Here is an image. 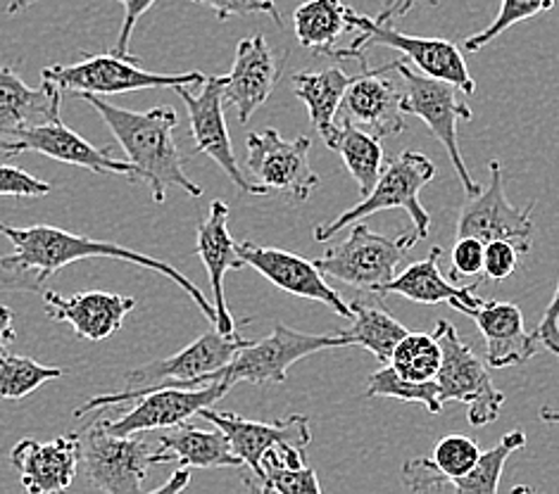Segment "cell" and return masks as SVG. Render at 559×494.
<instances>
[{"mask_svg": "<svg viewBox=\"0 0 559 494\" xmlns=\"http://www.w3.org/2000/svg\"><path fill=\"white\" fill-rule=\"evenodd\" d=\"M201 417L207 419L212 425H217L229 437L234 454L250 469V475H246L248 487L258 485L260 461L272 447L290 445L298 449H308V445L312 443L310 421L302 413H293V417L276 423H260L248 421L231 411H217L207 407L201 411Z\"/></svg>", "mask_w": 559, "mask_h": 494, "instance_id": "cell-17", "label": "cell"}, {"mask_svg": "<svg viewBox=\"0 0 559 494\" xmlns=\"http://www.w3.org/2000/svg\"><path fill=\"white\" fill-rule=\"evenodd\" d=\"M512 494H536V492L528 485H516V487H512Z\"/></svg>", "mask_w": 559, "mask_h": 494, "instance_id": "cell-51", "label": "cell"}, {"mask_svg": "<svg viewBox=\"0 0 559 494\" xmlns=\"http://www.w3.org/2000/svg\"><path fill=\"white\" fill-rule=\"evenodd\" d=\"M536 333H538V338H540L545 350H550L552 354H559V280H557L555 298L550 300L548 310H545Z\"/></svg>", "mask_w": 559, "mask_h": 494, "instance_id": "cell-45", "label": "cell"}, {"mask_svg": "<svg viewBox=\"0 0 559 494\" xmlns=\"http://www.w3.org/2000/svg\"><path fill=\"white\" fill-rule=\"evenodd\" d=\"M231 390L226 383H212L201 387H163L153 390L139 399V405L122 413V417L110 419L103 417L105 431L112 435H136L145 431H167L177 429L191 417H201V411L212 407Z\"/></svg>", "mask_w": 559, "mask_h": 494, "instance_id": "cell-16", "label": "cell"}, {"mask_svg": "<svg viewBox=\"0 0 559 494\" xmlns=\"http://www.w3.org/2000/svg\"><path fill=\"white\" fill-rule=\"evenodd\" d=\"M524 447H526V433L510 431L496 447L481 451V457H478L474 469L464 478L455 480L452 487L457 490V494H498L504 463H508V459L516 449H524Z\"/></svg>", "mask_w": 559, "mask_h": 494, "instance_id": "cell-34", "label": "cell"}, {"mask_svg": "<svg viewBox=\"0 0 559 494\" xmlns=\"http://www.w3.org/2000/svg\"><path fill=\"white\" fill-rule=\"evenodd\" d=\"M538 417H540V421H543V423H559V409L543 407Z\"/></svg>", "mask_w": 559, "mask_h": 494, "instance_id": "cell-50", "label": "cell"}, {"mask_svg": "<svg viewBox=\"0 0 559 494\" xmlns=\"http://www.w3.org/2000/svg\"><path fill=\"white\" fill-rule=\"evenodd\" d=\"M74 98L88 103L115 133L129 162L139 169L141 181L148 183L157 205L167 200L169 189H181L186 195L201 197L203 189L186 177V159L175 141L179 115L175 108H153L148 112H131L103 100L96 93H76Z\"/></svg>", "mask_w": 559, "mask_h": 494, "instance_id": "cell-1", "label": "cell"}, {"mask_svg": "<svg viewBox=\"0 0 559 494\" xmlns=\"http://www.w3.org/2000/svg\"><path fill=\"white\" fill-rule=\"evenodd\" d=\"M395 72L401 74L405 93H403V110L405 115H415L421 122L431 129L438 143L443 145L452 167H455L457 177L467 191L469 197L481 193V185H478L472 173L464 167V157L460 153V143H457V124L462 122H472V110L467 105L457 100V91L452 84L441 82V79L426 76L417 70H412L405 62H393Z\"/></svg>", "mask_w": 559, "mask_h": 494, "instance_id": "cell-9", "label": "cell"}, {"mask_svg": "<svg viewBox=\"0 0 559 494\" xmlns=\"http://www.w3.org/2000/svg\"><path fill=\"white\" fill-rule=\"evenodd\" d=\"M334 347H348V340H345L343 333H334V336H314V333H302L276 322L267 338L241 347L229 364L205 376L203 385H282L286 383L288 369L293 364L322 350H334Z\"/></svg>", "mask_w": 559, "mask_h": 494, "instance_id": "cell-6", "label": "cell"}, {"mask_svg": "<svg viewBox=\"0 0 559 494\" xmlns=\"http://www.w3.org/2000/svg\"><path fill=\"white\" fill-rule=\"evenodd\" d=\"M117 3H122V8H124V22H122V29H119V38H117L112 52L119 58H131V52H129L131 34H134V29H136V22L157 3V0H117Z\"/></svg>", "mask_w": 559, "mask_h": 494, "instance_id": "cell-44", "label": "cell"}, {"mask_svg": "<svg viewBox=\"0 0 559 494\" xmlns=\"http://www.w3.org/2000/svg\"><path fill=\"white\" fill-rule=\"evenodd\" d=\"M478 457H481V449L472 437L445 435L431 457L409 459L403 466V483L415 494L452 485L474 469Z\"/></svg>", "mask_w": 559, "mask_h": 494, "instance_id": "cell-28", "label": "cell"}, {"mask_svg": "<svg viewBox=\"0 0 559 494\" xmlns=\"http://www.w3.org/2000/svg\"><path fill=\"white\" fill-rule=\"evenodd\" d=\"M534 207L536 203H528L524 209L510 203L504 195V169L492 159L488 189L469 197L460 212L457 238H478L484 243L510 240L522 252H528L534 238Z\"/></svg>", "mask_w": 559, "mask_h": 494, "instance_id": "cell-13", "label": "cell"}, {"mask_svg": "<svg viewBox=\"0 0 559 494\" xmlns=\"http://www.w3.org/2000/svg\"><path fill=\"white\" fill-rule=\"evenodd\" d=\"M362 74L353 76V82L345 91L338 117L345 122L369 131L371 136H401L405 131V110H403V93L395 86L393 79L383 76L393 70V64L367 70L365 60Z\"/></svg>", "mask_w": 559, "mask_h": 494, "instance_id": "cell-19", "label": "cell"}, {"mask_svg": "<svg viewBox=\"0 0 559 494\" xmlns=\"http://www.w3.org/2000/svg\"><path fill=\"white\" fill-rule=\"evenodd\" d=\"M246 171L264 193H284L296 203H305L319 185L310 165L312 143L308 136L286 141L276 129L248 133Z\"/></svg>", "mask_w": 559, "mask_h": 494, "instance_id": "cell-12", "label": "cell"}, {"mask_svg": "<svg viewBox=\"0 0 559 494\" xmlns=\"http://www.w3.org/2000/svg\"><path fill=\"white\" fill-rule=\"evenodd\" d=\"M260 485H272L282 494H322L314 469L305 463V449L278 445L260 461Z\"/></svg>", "mask_w": 559, "mask_h": 494, "instance_id": "cell-32", "label": "cell"}, {"mask_svg": "<svg viewBox=\"0 0 559 494\" xmlns=\"http://www.w3.org/2000/svg\"><path fill=\"white\" fill-rule=\"evenodd\" d=\"M443 364V347L436 333H407L397 342L391 366L407 381H436Z\"/></svg>", "mask_w": 559, "mask_h": 494, "instance_id": "cell-35", "label": "cell"}, {"mask_svg": "<svg viewBox=\"0 0 559 494\" xmlns=\"http://www.w3.org/2000/svg\"><path fill=\"white\" fill-rule=\"evenodd\" d=\"M415 243V233L389 238L374 233L365 224H355L350 236L314 260V266L324 276L343 280L353 288L379 292L395 278L397 266Z\"/></svg>", "mask_w": 559, "mask_h": 494, "instance_id": "cell-7", "label": "cell"}, {"mask_svg": "<svg viewBox=\"0 0 559 494\" xmlns=\"http://www.w3.org/2000/svg\"><path fill=\"white\" fill-rule=\"evenodd\" d=\"M193 86H177L191 119V136L195 138V153L210 155L222 171L234 181L241 193L267 195L258 183H250L236 162L229 129L224 119V76H207L203 91L193 93Z\"/></svg>", "mask_w": 559, "mask_h": 494, "instance_id": "cell-15", "label": "cell"}, {"mask_svg": "<svg viewBox=\"0 0 559 494\" xmlns=\"http://www.w3.org/2000/svg\"><path fill=\"white\" fill-rule=\"evenodd\" d=\"M82 439V466L91 485L105 494H141L143 480L157 463L153 447L134 435H112L103 419L93 421L79 435Z\"/></svg>", "mask_w": 559, "mask_h": 494, "instance_id": "cell-11", "label": "cell"}, {"mask_svg": "<svg viewBox=\"0 0 559 494\" xmlns=\"http://www.w3.org/2000/svg\"><path fill=\"white\" fill-rule=\"evenodd\" d=\"M350 82L353 76L345 74L341 67H326V70L317 72H298L290 79L293 93L305 103L312 126L329 148H336L341 133L338 112Z\"/></svg>", "mask_w": 559, "mask_h": 494, "instance_id": "cell-29", "label": "cell"}, {"mask_svg": "<svg viewBox=\"0 0 559 494\" xmlns=\"http://www.w3.org/2000/svg\"><path fill=\"white\" fill-rule=\"evenodd\" d=\"M248 342L250 340L238 336V330L226 336V333H219L217 328H210L175 357L129 371L124 381L127 387L122 393L91 397L86 405L74 409V419H82L86 413L103 407L134 402V399H141L153 390H163V387H201L205 376L229 364L234 354Z\"/></svg>", "mask_w": 559, "mask_h": 494, "instance_id": "cell-3", "label": "cell"}, {"mask_svg": "<svg viewBox=\"0 0 559 494\" xmlns=\"http://www.w3.org/2000/svg\"><path fill=\"white\" fill-rule=\"evenodd\" d=\"M557 357H559V354H557Z\"/></svg>", "mask_w": 559, "mask_h": 494, "instance_id": "cell-53", "label": "cell"}, {"mask_svg": "<svg viewBox=\"0 0 559 494\" xmlns=\"http://www.w3.org/2000/svg\"><path fill=\"white\" fill-rule=\"evenodd\" d=\"M46 276L38 272H24L5 257H0V292H38L46 284Z\"/></svg>", "mask_w": 559, "mask_h": 494, "instance_id": "cell-43", "label": "cell"}, {"mask_svg": "<svg viewBox=\"0 0 559 494\" xmlns=\"http://www.w3.org/2000/svg\"><path fill=\"white\" fill-rule=\"evenodd\" d=\"M44 306L50 322L70 324L79 338L103 342L122 328L127 314L134 312L136 300L105 290L76 292V296L46 290Z\"/></svg>", "mask_w": 559, "mask_h": 494, "instance_id": "cell-22", "label": "cell"}, {"mask_svg": "<svg viewBox=\"0 0 559 494\" xmlns=\"http://www.w3.org/2000/svg\"><path fill=\"white\" fill-rule=\"evenodd\" d=\"M555 3L557 0H500L498 17L492 20L490 26H486L484 32L469 36L467 41H464V50L467 52L481 50L484 46H488L492 41V38H498L502 32H508L510 26L536 17V15H540V12L552 10Z\"/></svg>", "mask_w": 559, "mask_h": 494, "instance_id": "cell-38", "label": "cell"}, {"mask_svg": "<svg viewBox=\"0 0 559 494\" xmlns=\"http://www.w3.org/2000/svg\"><path fill=\"white\" fill-rule=\"evenodd\" d=\"M443 257V248H431L429 255L424 260L409 264L407 269L389 280L379 296H403L412 302L419 304H441L445 302L452 310H457L462 314H472L478 304L484 300L476 298V286H452V280L443 278L441 269H438V262Z\"/></svg>", "mask_w": 559, "mask_h": 494, "instance_id": "cell-26", "label": "cell"}, {"mask_svg": "<svg viewBox=\"0 0 559 494\" xmlns=\"http://www.w3.org/2000/svg\"><path fill=\"white\" fill-rule=\"evenodd\" d=\"M417 3H426V5H438L441 3V0H385V5H383V10L379 12V17H377V22H393V20H401V17H405L407 12L415 8Z\"/></svg>", "mask_w": 559, "mask_h": 494, "instance_id": "cell-46", "label": "cell"}, {"mask_svg": "<svg viewBox=\"0 0 559 494\" xmlns=\"http://www.w3.org/2000/svg\"><path fill=\"white\" fill-rule=\"evenodd\" d=\"M195 252L203 260L212 286V304H215L217 312L215 328L229 336V333H236V322L224 298V276L243 269L246 262L238 255V248L229 233V207L222 200H215L207 219L198 224Z\"/></svg>", "mask_w": 559, "mask_h": 494, "instance_id": "cell-23", "label": "cell"}, {"mask_svg": "<svg viewBox=\"0 0 559 494\" xmlns=\"http://www.w3.org/2000/svg\"><path fill=\"white\" fill-rule=\"evenodd\" d=\"M159 449L157 463L177 461L186 469H238L243 461L236 457L229 437L217 425L215 429H195V425H177L157 435Z\"/></svg>", "mask_w": 559, "mask_h": 494, "instance_id": "cell-27", "label": "cell"}, {"mask_svg": "<svg viewBox=\"0 0 559 494\" xmlns=\"http://www.w3.org/2000/svg\"><path fill=\"white\" fill-rule=\"evenodd\" d=\"M10 463L20 473L26 494H62L74 483L76 466L82 463V439L76 433L50 443L24 437L10 449Z\"/></svg>", "mask_w": 559, "mask_h": 494, "instance_id": "cell-21", "label": "cell"}, {"mask_svg": "<svg viewBox=\"0 0 559 494\" xmlns=\"http://www.w3.org/2000/svg\"><path fill=\"white\" fill-rule=\"evenodd\" d=\"M486 340V364L492 369H508L526 364L540 352L538 333H528L524 314L512 302L484 300L469 314Z\"/></svg>", "mask_w": 559, "mask_h": 494, "instance_id": "cell-24", "label": "cell"}, {"mask_svg": "<svg viewBox=\"0 0 559 494\" xmlns=\"http://www.w3.org/2000/svg\"><path fill=\"white\" fill-rule=\"evenodd\" d=\"M353 326L341 330L348 345H359L374 354L381 364H391L397 342L407 336V328L389 312L371 306L362 300H353Z\"/></svg>", "mask_w": 559, "mask_h": 494, "instance_id": "cell-31", "label": "cell"}, {"mask_svg": "<svg viewBox=\"0 0 559 494\" xmlns=\"http://www.w3.org/2000/svg\"><path fill=\"white\" fill-rule=\"evenodd\" d=\"M195 5H205L207 10L215 12V17L226 22L231 17H248L264 12L270 15L278 26H282V12H278L274 0H191Z\"/></svg>", "mask_w": 559, "mask_h": 494, "instance_id": "cell-39", "label": "cell"}, {"mask_svg": "<svg viewBox=\"0 0 559 494\" xmlns=\"http://www.w3.org/2000/svg\"><path fill=\"white\" fill-rule=\"evenodd\" d=\"M260 494H282V492H276L272 485H262V487H260Z\"/></svg>", "mask_w": 559, "mask_h": 494, "instance_id": "cell-52", "label": "cell"}, {"mask_svg": "<svg viewBox=\"0 0 559 494\" xmlns=\"http://www.w3.org/2000/svg\"><path fill=\"white\" fill-rule=\"evenodd\" d=\"M189 483H191V471L186 469V466H181L179 471L171 473V478L165 485H159L157 490H153L148 494H181L186 487H189Z\"/></svg>", "mask_w": 559, "mask_h": 494, "instance_id": "cell-48", "label": "cell"}, {"mask_svg": "<svg viewBox=\"0 0 559 494\" xmlns=\"http://www.w3.org/2000/svg\"><path fill=\"white\" fill-rule=\"evenodd\" d=\"M52 191L48 181L32 177L20 167L0 165V197H44Z\"/></svg>", "mask_w": 559, "mask_h": 494, "instance_id": "cell-41", "label": "cell"}, {"mask_svg": "<svg viewBox=\"0 0 559 494\" xmlns=\"http://www.w3.org/2000/svg\"><path fill=\"white\" fill-rule=\"evenodd\" d=\"M64 376L60 366H46L32 357L0 352V402L29 397L38 387Z\"/></svg>", "mask_w": 559, "mask_h": 494, "instance_id": "cell-37", "label": "cell"}, {"mask_svg": "<svg viewBox=\"0 0 559 494\" xmlns=\"http://www.w3.org/2000/svg\"><path fill=\"white\" fill-rule=\"evenodd\" d=\"M36 3H38V0H12V3L8 5V15H17V12L32 8Z\"/></svg>", "mask_w": 559, "mask_h": 494, "instance_id": "cell-49", "label": "cell"}, {"mask_svg": "<svg viewBox=\"0 0 559 494\" xmlns=\"http://www.w3.org/2000/svg\"><path fill=\"white\" fill-rule=\"evenodd\" d=\"M348 22L350 29H357L359 36L348 48H336L331 52V58L365 60V50L369 46L393 48L397 52H403L409 62H415L421 74L452 84L460 88L464 96H474L476 84L467 70V62H464L462 50L455 44L445 41V38H424L403 34L397 32L391 22L369 20L365 15H359L353 8L348 12Z\"/></svg>", "mask_w": 559, "mask_h": 494, "instance_id": "cell-4", "label": "cell"}, {"mask_svg": "<svg viewBox=\"0 0 559 494\" xmlns=\"http://www.w3.org/2000/svg\"><path fill=\"white\" fill-rule=\"evenodd\" d=\"M284 60L276 56L262 34L243 38L236 48L231 72L224 76V103L238 112V122L248 124L260 105L270 100L282 82Z\"/></svg>", "mask_w": 559, "mask_h": 494, "instance_id": "cell-20", "label": "cell"}, {"mask_svg": "<svg viewBox=\"0 0 559 494\" xmlns=\"http://www.w3.org/2000/svg\"><path fill=\"white\" fill-rule=\"evenodd\" d=\"M17 340V330H15V314H12L10 306L0 304V352L5 350L8 345Z\"/></svg>", "mask_w": 559, "mask_h": 494, "instance_id": "cell-47", "label": "cell"}, {"mask_svg": "<svg viewBox=\"0 0 559 494\" xmlns=\"http://www.w3.org/2000/svg\"><path fill=\"white\" fill-rule=\"evenodd\" d=\"M62 88L44 79L38 88L26 86L10 64H0V145L15 133L41 126L60 117Z\"/></svg>", "mask_w": 559, "mask_h": 494, "instance_id": "cell-25", "label": "cell"}, {"mask_svg": "<svg viewBox=\"0 0 559 494\" xmlns=\"http://www.w3.org/2000/svg\"><path fill=\"white\" fill-rule=\"evenodd\" d=\"M22 153H38L62 165L84 167L93 173H122V177H129L131 181H141L139 169L134 165L124 162V159H115L110 155V148H96V145H91L86 138H82L76 131L64 124L60 117L41 126L24 129L0 145V155L3 157H17Z\"/></svg>", "mask_w": 559, "mask_h": 494, "instance_id": "cell-14", "label": "cell"}, {"mask_svg": "<svg viewBox=\"0 0 559 494\" xmlns=\"http://www.w3.org/2000/svg\"><path fill=\"white\" fill-rule=\"evenodd\" d=\"M365 397H385L397 399V402L421 405L429 413H441L445 407L441 399V387L436 381H407L391 364L371 373Z\"/></svg>", "mask_w": 559, "mask_h": 494, "instance_id": "cell-36", "label": "cell"}, {"mask_svg": "<svg viewBox=\"0 0 559 494\" xmlns=\"http://www.w3.org/2000/svg\"><path fill=\"white\" fill-rule=\"evenodd\" d=\"M436 336L443 347V364L436 383L441 387L443 405L462 402L467 405L472 425H488L498 421L504 405V395L490 381L486 364L474 354L467 342H462L455 326L445 318L436 324Z\"/></svg>", "mask_w": 559, "mask_h": 494, "instance_id": "cell-10", "label": "cell"}, {"mask_svg": "<svg viewBox=\"0 0 559 494\" xmlns=\"http://www.w3.org/2000/svg\"><path fill=\"white\" fill-rule=\"evenodd\" d=\"M436 177V165L429 157L419 153L405 150L397 155L393 162L381 171L371 193L362 200V203L345 209L341 217L329 224L314 226V240L317 243H326V240L334 238L338 231L348 229L350 224L365 219L369 215H377L383 209H403L409 215L412 226H415V238L421 240L429 236L431 229V217L419 203V193L426 183H431Z\"/></svg>", "mask_w": 559, "mask_h": 494, "instance_id": "cell-5", "label": "cell"}, {"mask_svg": "<svg viewBox=\"0 0 559 494\" xmlns=\"http://www.w3.org/2000/svg\"><path fill=\"white\" fill-rule=\"evenodd\" d=\"M484 257H486V243L478 238H457L455 248H452V269L450 278L462 280V278H474L484 274Z\"/></svg>", "mask_w": 559, "mask_h": 494, "instance_id": "cell-40", "label": "cell"}, {"mask_svg": "<svg viewBox=\"0 0 559 494\" xmlns=\"http://www.w3.org/2000/svg\"><path fill=\"white\" fill-rule=\"evenodd\" d=\"M341 133L336 141V153L343 157L350 177L357 181L359 191L367 197L374 189L383 171V148L377 136L341 119Z\"/></svg>", "mask_w": 559, "mask_h": 494, "instance_id": "cell-33", "label": "cell"}, {"mask_svg": "<svg viewBox=\"0 0 559 494\" xmlns=\"http://www.w3.org/2000/svg\"><path fill=\"white\" fill-rule=\"evenodd\" d=\"M519 264V248L510 240H492L486 243L484 257V276L490 280L510 278Z\"/></svg>", "mask_w": 559, "mask_h": 494, "instance_id": "cell-42", "label": "cell"}, {"mask_svg": "<svg viewBox=\"0 0 559 494\" xmlns=\"http://www.w3.org/2000/svg\"><path fill=\"white\" fill-rule=\"evenodd\" d=\"M348 12L350 8L343 0H305L293 12V32L298 44L331 58L341 34L350 29Z\"/></svg>", "mask_w": 559, "mask_h": 494, "instance_id": "cell-30", "label": "cell"}, {"mask_svg": "<svg viewBox=\"0 0 559 494\" xmlns=\"http://www.w3.org/2000/svg\"><path fill=\"white\" fill-rule=\"evenodd\" d=\"M238 255L243 257L246 266H252L260 276L270 280L278 290L290 292L296 298L314 300L326 304L331 312H336L343 318H353V306L345 302L338 292L326 284L324 274L317 269L314 262L302 260L293 252L278 250V248H262L243 240L236 243Z\"/></svg>", "mask_w": 559, "mask_h": 494, "instance_id": "cell-18", "label": "cell"}, {"mask_svg": "<svg viewBox=\"0 0 559 494\" xmlns=\"http://www.w3.org/2000/svg\"><path fill=\"white\" fill-rule=\"evenodd\" d=\"M0 236H5L12 243V248H15L8 255V260L24 272H38L41 276L50 278L52 274L60 272L62 266H68L72 262L119 260V262L143 266V269H151L171 278V284H177L186 296L193 298L198 310L210 318V324L217 322L215 304L203 296L201 288L163 260L143 255V252H136L124 245L105 243V240H93L86 236L62 231V229H56V226H29V229H17V226L0 221Z\"/></svg>", "mask_w": 559, "mask_h": 494, "instance_id": "cell-2", "label": "cell"}, {"mask_svg": "<svg viewBox=\"0 0 559 494\" xmlns=\"http://www.w3.org/2000/svg\"><path fill=\"white\" fill-rule=\"evenodd\" d=\"M82 62L76 64H52L44 70V79L58 84L70 93H96V96H117L143 88H177V86H203V72L183 74H153L141 70L136 56L119 58L115 52L108 56H88L84 52Z\"/></svg>", "mask_w": 559, "mask_h": 494, "instance_id": "cell-8", "label": "cell"}]
</instances>
